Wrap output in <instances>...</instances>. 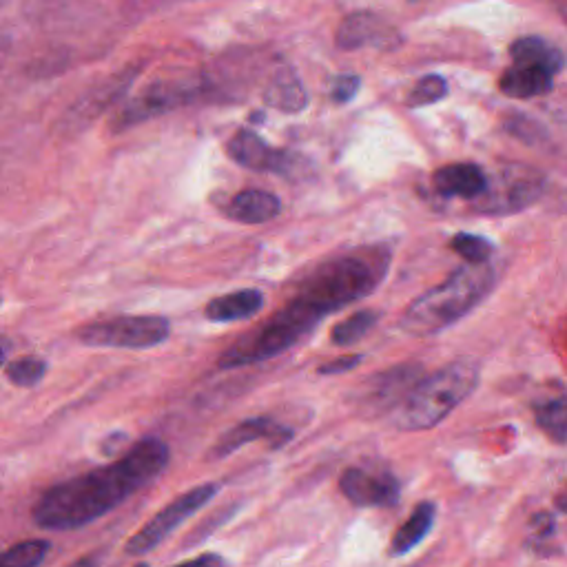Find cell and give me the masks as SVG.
Returning a JSON list of instances; mask_svg holds the SVG:
<instances>
[{"label":"cell","instance_id":"6da1fadb","mask_svg":"<svg viewBox=\"0 0 567 567\" xmlns=\"http://www.w3.org/2000/svg\"><path fill=\"white\" fill-rule=\"evenodd\" d=\"M390 260L393 253L388 246H364L317 266L291 302L266 324L224 350L218 368L233 370L260 364L300 344L324 317L375 293L386 280Z\"/></svg>","mask_w":567,"mask_h":567},{"label":"cell","instance_id":"7a4b0ae2","mask_svg":"<svg viewBox=\"0 0 567 567\" xmlns=\"http://www.w3.org/2000/svg\"><path fill=\"white\" fill-rule=\"evenodd\" d=\"M169 446L142 439L125 457L49 488L34 505V521L45 530H76L116 510L167 470Z\"/></svg>","mask_w":567,"mask_h":567},{"label":"cell","instance_id":"3957f363","mask_svg":"<svg viewBox=\"0 0 567 567\" xmlns=\"http://www.w3.org/2000/svg\"><path fill=\"white\" fill-rule=\"evenodd\" d=\"M497 282L492 264L461 266L446 280L419 295L401 315V331L412 337H432L457 324L477 308Z\"/></svg>","mask_w":567,"mask_h":567},{"label":"cell","instance_id":"277c9868","mask_svg":"<svg viewBox=\"0 0 567 567\" xmlns=\"http://www.w3.org/2000/svg\"><path fill=\"white\" fill-rule=\"evenodd\" d=\"M479 384V370L470 362H455L439 368L410 390L395 408L393 424L399 430L417 432L441 424L452 410L463 404Z\"/></svg>","mask_w":567,"mask_h":567},{"label":"cell","instance_id":"5b68a950","mask_svg":"<svg viewBox=\"0 0 567 567\" xmlns=\"http://www.w3.org/2000/svg\"><path fill=\"white\" fill-rule=\"evenodd\" d=\"M169 319L158 315H125L105 319L76 328L74 337L82 346L91 348H127L147 350L160 346L169 339Z\"/></svg>","mask_w":567,"mask_h":567},{"label":"cell","instance_id":"8992f818","mask_svg":"<svg viewBox=\"0 0 567 567\" xmlns=\"http://www.w3.org/2000/svg\"><path fill=\"white\" fill-rule=\"evenodd\" d=\"M218 490H220L218 483H204V486L184 492L182 497L171 501L167 508L158 512L142 530L131 536L125 548L127 554L142 556L151 552L153 548H158V545L167 539L175 528H180L184 521L191 519L200 508H204V505L218 494Z\"/></svg>","mask_w":567,"mask_h":567},{"label":"cell","instance_id":"52a82bcc","mask_svg":"<svg viewBox=\"0 0 567 567\" xmlns=\"http://www.w3.org/2000/svg\"><path fill=\"white\" fill-rule=\"evenodd\" d=\"M543 180L528 167H505L494 178H488V189L474 209L481 213H514L530 206L541 195Z\"/></svg>","mask_w":567,"mask_h":567},{"label":"cell","instance_id":"ba28073f","mask_svg":"<svg viewBox=\"0 0 567 567\" xmlns=\"http://www.w3.org/2000/svg\"><path fill=\"white\" fill-rule=\"evenodd\" d=\"M200 85L193 80H173V82H156L151 85L144 94L133 98L129 105L120 109V113L113 120V131L129 129L138 122H144L149 118L162 116L184 102H191L198 96Z\"/></svg>","mask_w":567,"mask_h":567},{"label":"cell","instance_id":"9c48e42d","mask_svg":"<svg viewBox=\"0 0 567 567\" xmlns=\"http://www.w3.org/2000/svg\"><path fill=\"white\" fill-rule=\"evenodd\" d=\"M226 153L235 164L251 171H271L277 175H293V167L300 164V158L288 151L271 149L268 144L251 129L235 131V136L226 144Z\"/></svg>","mask_w":567,"mask_h":567},{"label":"cell","instance_id":"30bf717a","mask_svg":"<svg viewBox=\"0 0 567 567\" xmlns=\"http://www.w3.org/2000/svg\"><path fill=\"white\" fill-rule=\"evenodd\" d=\"M337 47L342 49H364V47H375V49H397L404 43V36L399 34V29L388 23L373 12H355L348 14L342 25L337 29L335 36Z\"/></svg>","mask_w":567,"mask_h":567},{"label":"cell","instance_id":"8fae6325","mask_svg":"<svg viewBox=\"0 0 567 567\" xmlns=\"http://www.w3.org/2000/svg\"><path fill=\"white\" fill-rule=\"evenodd\" d=\"M339 490L359 508H388L399 501V481L393 474H373L362 468H348L339 479Z\"/></svg>","mask_w":567,"mask_h":567},{"label":"cell","instance_id":"7c38bea8","mask_svg":"<svg viewBox=\"0 0 567 567\" xmlns=\"http://www.w3.org/2000/svg\"><path fill=\"white\" fill-rule=\"evenodd\" d=\"M257 439H264L271 443V448H282L288 441L293 439V430L286 428L282 424H277L271 417H251L244 419L231 428L229 432H224L220 441L215 443V448L211 452L213 459H224L233 455L235 450H240L242 446Z\"/></svg>","mask_w":567,"mask_h":567},{"label":"cell","instance_id":"4fadbf2b","mask_svg":"<svg viewBox=\"0 0 567 567\" xmlns=\"http://www.w3.org/2000/svg\"><path fill=\"white\" fill-rule=\"evenodd\" d=\"M432 184L441 198L479 200L488 189V175L472 162H459L441 167L432 175Z\"/></svg>","mask_w":567,"mask_h":567},{"label":"cell","instance_id":"5bb4252c","mask_svg":"<svg viewBox=\"0 0 567 567\" xmlns=\"http://www.w3.org/2000/svg\"><path fill=\"white\" fill-rule=\"evenodd\" d=\"M264 308V293L260 288H242V291L215 297L204 308V317L215 324H229L251 319Z\"/></svg>","mask_w":567,"mask_h":567},{"label":"cell","instance_id":"9a60e30c","mask_svg":"<svg viewBox=\"0 0 567 567\" xmlns=\"http://www.w3.org/2000/svg\"><path fill=\"white\" fill-rule=\"evenodd\" d=\"M280 213V198L262 189H244L226 206V215L240 224H264L275 220Z\"/></svg>","mask_w":567,"mask_h":567},{"label":"cell","instance_id":"2e32d148","mask_svg":"<svg viewBox=\"0 0 567 567\" xmlns=\"http://www.w3.org/2000/svg\"><path fill=\"white\" fill-rule=\"evenodd\" d=\"M499 89L503 96L514 100H525L534 96H543L552 89V74L539 67L512 65L503 71L499 78Z\"/></svg>","mask_w":567,"mask_h":567},{"label":"cell","instance_id":"e0dca14e","mask_svg":"<svg viewBox=\"0 0 567 567\" xmlns=\"http://www.w3.org/2000/svg\"><path fill=\"white\" fill-rule=\"evenodd\" d=\"M510 56L514 65H528V67H539L545 69L548 74H559L565 67V56L559 47H554L548 40L541 36H525L519 38L517 43H512Z\"/></svg>","mask_w":567,"mask_h":567},{"label":"cell","instance_id":"ac0fdd59","mask_svg":"<svg viewBox=\"0 0 567 567\" xmlns=\"http://www.w3.org/2000/svg\"><path fill=\"white\" fill-rule=\"evenodd\" d=\"M264 102L277 111L300 113L308 105V94L304 89V82L297 78L295 71L282 69L268 82Z\"/></svg>","mask_w":567,"mask_h":567},{"label":"cell","instance_id":"d6986e66","mask_svg":"<svg viewBox=\"0 0 567 567\" xmlns=\"http://www.w3.org/2000/svg\"><path fill=\"white\" fill-rule=\"evenodd\" d=\"M435 519H437L435 503H430V501L419 503L417 508L412 510L408 521L395 532L393 543H390V554L401 556V554H408L410 550H415L417 545L430 534L432 525H435Z\"/></svg>","mask_w":567,"mask_h":567},{"label":"cell","instance_id":"ffe728a7","mask_svg":"<svg viewBox=\"0 0 567 567\" xmlns=\"http://www.w3.org/2000/svg\"><path fill=\"white\" fill-rule=\"evenodd\" d=\"M381 313L373 311V308H364V311H357L355 315H350L344 322H339L333 333L331 342L335 346H353L368 335V331H373V326L379 322Z\"/></svg>","mask_w":567,"mask_h":567},{"label":"cell","instance_id":"44dd1931","mask_svg":"<svg viewBox=\"0 0 567 567\" xmlns=\"http://www.w3.org/2000/svg\"><path fill=\"white\" fill-rule=\"evenodd\" d=\"M534 417L539 428L554 441H567V401L550 399L534 408Z\"/></svg>","mask_w":567,"mask_h":567},{"label":"cell","instance_id":"7402d4cb","mask_svg":"<svg viewBox=\"0 0 567 567\" xmlns=\"http://www.w3.org/2000/svg\"><path fill=\"white\" fill-rule=\"evenodd\" d=\"M47 368L49 364L45 362V359L23 357L5 366V377L9 379V384H14L18 388H34L45 379Z\"/></svg>","mask_w":567,"mask_h":567},{"label":"cell","instance_id":"603a6c76","mask_svg":"<svg viewBox=\"0 0 567 567\" xmlns=\"http://www.w3.org/2000/svg\"><path fill=\"white\" fill-rule=\"evenodd\" d=\"M450 249L457 255H461L463 260H466V264H472V266L490 264V257L494 253L492 242H488L486 237L472 235V233H457L450 240Z\"/></svg>","mask_w":567,"mask_h":567},{"label":"cell","instance_id":"cb8c5ba5","mask_svg":"<svg viewBox=\"0 0 567 567\" xmlns=\"http://www.w3.org/2000/svg\"><path fill=\"white\" fill-rule=\"evenodd\" d=\"M49 550H51V545L47 541H40V539L23 541L3 554L0 567H38L45 561Z\"/></svg>","mask_w":567,"mask_h":567},{"label":"cell","instance_id":"d4e9b609","mask_svg":"<svg viewBox=\"0 0 567 567\" xmlns=\"http://www.w3.org/2000/svg\"><path fill=\"white\" fill-rule=\"evenodd\" d=\"M448 96V82L437 74H430L426 78H421L406 98V105L417 109V107H428L435 105V102L443 100Z\"/></svg>","mask_w":567,"mask_h":567},{"label":"cell","instance_id":"484cf974","mask_svg":"<svg viewBox=\"0 0 567 567\" xmlns=\"http://www.w3.org/2000/svg\"><path fill=\"white\" fill-rule=\"evenodd\" d=\"M359 87H362V78L357 74H342L333 82L331 98L337 105H348V102L359 94Z\"/></svg>","mask_w":567,"mask_h":567},{"label":"cell","instance_id":"4316f807","mask_svg":"<svg viewBox=\"0 0 567 567\" xmlns=\"http://www.w3.org/2000/svg\"><path fill=\"white\" fill-rule=\"evenodd\" d=\"M362 355H344V357H339V359H333V362H328L324 366H319L317 368V373L319 375H342V373H348V370H353L357 368L359 364H362Z\"/></svg>","mask_w":567,"mask_h":567},{"label":"cell","instance_id":"83f0119b","mask_svg":"<svg viewBox=\"0 0 567 567\" xmlns=\"http://www.w3.org/2000/svg\"><path fill=\"white\" fill-rule=\"evenodd\" d=\"M175 567H224L220 554H200L198 559H191L187 563H180Z\"/></svg>","mask_w":567,"mask_h":567},{"label":"cell","instance_id":"f1b7e54d","mask_svg":"<svg viewBox=\"0 0 567 567\" xmlns=\"http://www.w3.org/2000/svg\"><path fill=\"white\" fill-rule=\"evenodd\" d=\"M69 567H96V561L89 559V556H85V559H80V561H76L74 565H69Z\"/></svg>","mask_w":567,"mask_h":567},{"label":"cell","instance_id":"f546056e","mask_svg":"<svg viewBox=\"0 0 567 567\" xmlns=\"http://www.w3.org/2000/svg\"><path fill=\"white\" fill-rule=\"evenodd\" d=\"M251 120H253V122H262V120H264V113H253Z\"/></svg>","mask_w":567,"mask_h":567}]
</instances>
